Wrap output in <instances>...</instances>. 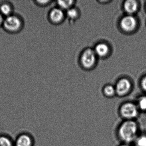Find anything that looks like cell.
I'll list each match as a JSON object with an SVG mask.
<instances>
[{
    "mask_svg": "<svg viewBox=\"0 0 146 146\" xmlns=\"http://www.w3.org/2000/svg\"><path fill=\"white\" fill-rule=\"evenodd\" d=\"M139 124L135 120H124L118 128V136L122 142L130 144L139 135Z\"/></svg>",
    "mask_w": 146,
    "mask_h": 146,
    "instance_id": "1",
    "label": "cell"
},
{
    "mask_svg": "<svg viewBox=\"0 0 146 146\" xmlns=\"http://www.w3.org/2000/svg\"><path fill=\"white\" fill-rule=\"evenodd\" d=\"M140 112L136 103L131 102L123 103L119 109V115L124 120H135Z\"/></svg>",
    "mask_w": 146,
    "mask_h": 146,
    "instance_id": "2",
    "label": "cell"
},
{
    "mask_svg": "<svg viewBox=\"0 0 146 146\" xmlns=\"http://www.w3.org/2000/svg\"><path fill=\"white\" fill-rule=\"evenodd\" d=\"M14 146H35V138L29 132H22L14 139Z\"/></svg>",
    "mask_w": 146,
    "mask_h": 146,
    "instance_id": "3",
    "label": "cell"
},
{
    "mask_svg": "<svg viewBox=\"0 0 146 146\" xmlns=\"http://www.w3.org/2000/svg\"><path fill=\"white\" fill-rule=\"evenodd\" d=\"M3 25L7 31L16 32L21 29L22 22L17 16L10 15L4 20Z\"/></svg>",
    "mask_w": 146,
    "mask_h": 146,
    "instance_id": "4",
    "label": "cell"
},
{
    "mask_svg": "<svg viewBox=\"0 0 146 146\" xmlns=\"http://www.w3.org/2000/svg\"><path fill=\"white\" fill-rule=\"evenodd\" d=\"M96 60L95 54L93 50L87 49L83 54L82 61L84 66L86 68L91 67L95 63Z\"/></svg>",
    "mask_w": 146,
    "mask_h": 146,
    "instance_id": "5",
    "label": "cell"
},
{
    "mask_svg": "<svg viewBox=\"0 0 146 146\" xmlns=\"http://www.w3.org/2000/svg\"><path fill=\"white\" fill-rule=\"evenodd\" d=\"M131 84L127 79L124 78L119 81L115 89L116 93L119 96H123L129 91Z\"/></svg>",
    "mask_w": 146,
    "mask_h": 146,
    "instance_id": "6",
    "label": "cell"
},
{
    "mask_svg": "<svg viewBox=\"0 0 146 146\" xmlns=\"http://www.w3.org/2000/svg\"><path fill=\"white\" fill-rule=\"evenodd\" d=\"M136 25V20L132 16H126L121 20V27L123 29L126 31L133 30L135 28Z\"/></svg>",
    "mask_w": 146,
    "mask_h": 146,
    "instance_id": "7",
    "label": "cell"
},
{
    "mask_svg": "<svg viewBox=\"0 0 146 146\" xmlns=\"http://www.w3.org/2000/svg\"><path fill=\"white\" fill-rule=\"evenodd\" d=\"M49 17L52 22L58 23L60 22L64 17V13L60 9L55 8L51 11Z\"/></svg>",
    "mask_w": 146,
    "mask_h": 146,
    "instance_id": "8",
    "label": "cell"
},
{
    "mask_svg": "<svg viewBox=\"0 0 146 146\" xmlns=\"http://www.w3.org/2000/svg\"><path fill=\"white\" fill-rule=\"evenodd\" d=\"M0 146H14V140L7 134H0Z\"/></svg>",
    "mask_w": 146,
    "mask_h": 146,
    "instance_id": "9",
    "label": "cell"
},
{
    "mask_svg": "<svg viewBox=\"0 0 146 146\" xmlns=\"http://www.w3.org/2000/svg\"><path fill=\"white\" fill-rule=\"evenodd\" d=\"M137 5L135 1H127L125 3L124 8L125 11L129 13H133L136 11Z\"/></svg>",
    "mask_w": 146,
    "mask_h": 146,
    "instance_id": "10",
    "label": "cell"
},
{
    "mask_svg": "<svg viewBox=\"0 0 146 146\" xmlns=\"http://www.w3.org/2000/svg\"><path fill=\"white\" fill-rule=\"evenodd\" d=\"M108 47L106 44L100 43L98 44L95 48L96 53L100 56H105L108 52Z\"/></svg>",
    "mask_w": 146,
    "mask_h": 146,
    "instance_id": "11",
    "label": "cell"
},
{
    "mask_svg": "<svg viewBox=\"0 0 146 146\" xmlns=\"http://www.w3.org/2000/svg\"><path fill=\"white\" fill-rule=\"evenodd\" d=\"M137 106L140 112H146V96H143L139 97L136 103Z\"/></svg>",
    "mask_w": 146,
    "mask_h": 146,
    "instance_id": "12",
    "label": "cell"
},
{
    "mask_svg": "<svg viewBox=\"0 0 146 146\" xmlns=\"http://www.w3.org/2000/svg\"><path fill=\"white\" fill-rule=\"evenodd\" d=\"M12 12V8L10 5L7 4L2 5L0 7V13L5 16H10Z\"/></svg>",
    "mask_w": 146,
    "mask_h": 146,
    "instance_id": "13",
    "label": "cell"
},
{
    "mask_svg": "<svg viewBox=\"0 0 146 146\" xmlns=\"http://www.w3.org/2000/svg\"><path fill=\"white\" fill-rule=\"evenodd\" d=\"M135 142L136 146H146V134L139 135Z\"/></svg>",
    "mask_w": 146,
    "mask_h": 146,
    "instance_id": "14",
    "label": "cell"
},
{
    "mask_svg": "<svg viewBox=\"0 0 146 146\" xmlns=\"http://www.w3.org/2000/svg\"><path fill=\"white\" fill-rule=\"evenodd\" d=\"M104 93L106 96L111 97L115 94L116 93V90L113 86L108 85L104 89Z\"/></svg>",
    "mask_w": 146,
    "mask_h": 146,
    "instance_id": "15",
    "label": "cell"
},
{
    "mask_svg": "<svg viewBox=\"0 0 146 146\" xmlns=\"http://www.w3.org/2000/svg\"><path fill=\"white\" fill-rule=\"evenodd\" d=\"M72 2L73 1H58V5L63 9L69 8L72 4Z\"/></svg>",
    "mask_w": 146,
    "mask_h": 146,
    "instance_id": "16",
    "label": "cell"
},
{
    "mask_svg": "<svg viewBox=\"0 0 146 146\" xmlns=\"http://www.w3.org/2000/svg\"><path fill=\"white\" fill-rule=\"evenodd\" d=\"M67 15L71 18H75L77 16V12L75 9H70L67 11Z\"/></svg>",
    "mask_w": 146,
    "mask_h": 146,
    "instance_id": "17",
    "label": "cell"
},
{
    "mask_svg": "<svg viewBox=\"0 0 146 146\" xmlns=\"http://www.w3.org/2000/svg\"><path fill=\"white\" fill-rule=\"evenodd\" d=\"M141 85L143 88L146 91V76L145 77L142 81Z\"/></svg>",
    "mask_w": 146,
    "mask_h": 146,
    "instance_id": "18",
    "label": "cell"
},
{
    "mask_svg": "<svg viewBox=\"0 0 146 146\" xmlns=\"http://www.w3.org/2000/svg\"><path fill=\"white\" fill-rule=\"evenodd\" d=\"M4 19H3V16L0 13V26L2 24H3L4 23Z\"/></svg>",
    "mask_w": 146,
    "mask_h": 146,
    "instance_id": "19",
    "label": "cell"
},
{
    "mask_svg": "<svg viewBox=\"0 0 146 146\" xmlns=\"http://www.w3.org/2000/svg\"><path fill=\"white\" fill-rule=\"evenodd\" d=\"M118 146H131L129 143H123L122 144H120Z\"/></svg>",
    "mask_w": 146,
    "mask_h": 146,
    "instance_id": "20",
    "label": "cell"
}]
</instances>
